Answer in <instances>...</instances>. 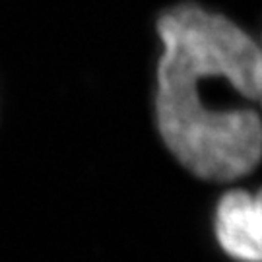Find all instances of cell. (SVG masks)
<instances>
[{
    "mask_svg": "<svg viewBox=\"0 0 262 262\" xmlns=\"http://www.w3.org/2000/svg\"><path fill=\"white\" fill-rule=\"evenodd\" d=\"M258 45H260V55H262V39L258 41ZM260 103H262V94H260Z\"/></svg>",
    "mask_w": 262,
    "mask_h": 262,
    "instance_id": "3957f363",
    "label": "cell"
},
{
    "mask_svg": "<svg viewBox=\"0 0 262 262\" xmlns=\"http://www.w3.org/2000/svg\"><path fill=\"white\" fill-rule=\"evenodd\" d=\"M161 41L156 121L169 151L200 179L233 181L262 159V121L254 109L220 115L204 92L206 76L229 70L262 84L258 41L227 16L196 2L159 14Z\"/></svg>",
    "mask_w": 262,
    "mask_h": 262,
    "instance_id": "6da1fadb",
    "label": "cell"
},
{
    "mask_svg": "<svg viewBox=\"0 0 262 262\" xmlns=\"http://www.w3.org/2000/svg\"><path fill=\"white\" fill-rule=\"evenodd\" d=\"M215 237L225 253L241 262H262V188L231 190L215 208Z\"/></svg>",
    "mask_w": 262,
    "mask_h": 262,
    "instance_id": "7a4b0ae2",
    "label": "cell"
}]
</instances>
